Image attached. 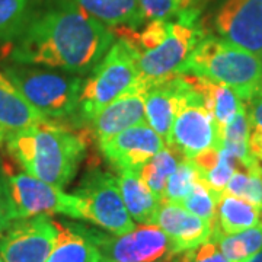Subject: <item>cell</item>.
<instances>
[{
	"mask_svg": "<svg viewBox=\"0 0 262 262\" xmlns=\"http://www.w3.org/2000/svg\"><path fill=\"white\" fill-rule=\"evenodd\" d=\"M117 39L113 28L73 0L32 3L28 18L6 42L10 63L91 73Z\"/></svg>",
	"mask_w": 262,
	"mask_h": 262,
	"instance_id": "cell-1",
	"label": "cell"
},
{
	"mask_svg": "<svg viewBox=\"0 0 262 262\" xmlns=\"http://www.w3.org/2000/svg\"><path fill=\"white\" fill-rule=\"evenodd\" d=\"M5 143L10 158L27 173L64 188L73 181L83 162L88 136L50 120L6 134Z\"/></svg>",
	"mask_w": 262,
	"mask_h": 262,
	"instance_id": "cell-2",
	"label": "cell"
},
{
	"mask_svg": "<svg viewBox=\"0 0 262 262\" xmlns=\"http://www.w3.org/2000/svg\"><path fill=\"white\" fill-rule=\"evenodd\" d=\"M181 73H191L226 84L242 102H246L261 88L262 60L261 56L223 38L207 34L194 48Z\"/></svg>",
	"mask_w": 262,
	"mask_h": 262,
	"instance_id": "cell-3",
	"label": "cell"
},
{
	"mask_svg": "<svg viewBox=\"0 0 262 262\" xmlns=\"http://www.w3.org/2000/svg\"><path fill=\"white\" fill-rule=\"evenodd\" d=\"M2 72L48 120L61 121L75 115L83 76L44 66L18 63H9Z\"/></svg>",
	"mask_w": 262,
	"mask_h": 262,
	"instance_id": "cell-4",
	"label": "cell"
},
{
	"mask_svg": "<svg viewBox=\"0 0 262 262\" xmlns=\"http://www.w3.org/2000/svg\"><path fill=\"white\" fill-rule=\"evenodd\" d=\"M140 82L133 48L117 38L89 77L84 79L77 110L72 117L75 127H84L103 106Z\"/></svg>",
	"mask_w": 262,
	"mask_h": 262,
	"instance_id": "cell-5",
	"label": "cell"
},
{
	"mask_svg": "<svg viewBox=\"0 0 262 262\" xmlns=\"http://www.w3.org/2000/svg\"><path fill=\"white\" fill-rule=\"evenodd\" d=\"M207 34L200 24V10H191L172 19L168 34L155 47L134 53L141 80L149 86L181 73L194 48Z\"/></svg>",
	"mask_w": 262,
	"mask_h": 262,
	"instance_id": "cell-6",
	"label": "cell"
},
{
	"mask_svg": "<svg viewBox=\"0 0 262 262\" xmlns=\"http://www.w3.org/2000/svg\"><path fill=\"white\" fill-rule=\"evenodd\" d=\"M82 203L83 220L108 233L120 236L134 230L136 225L124 206L117 177L98 168L89 169L75 189Z\"/></svg>",
	"mask_w": 262,
	"mask_h": 262,
	"instance_id": "cell-7",
	"label": "cell"
},
{
	"mask_svg": "<svg viewBox=\"0 0 262 262\" xmlns=\"http://www.w3.org/2000/svg\"><path fill=\"white\" fill-rule=\"evenodd\" d=\"M3 173L16 219L61 214L83 220L82 203L75 194H66L61 188L27 172H12L8 165L3 166Z\"/></svg>",
	"mask_w": 262,
	"mask_h": 262,
	"instance_id": "cell-8",
	"label": "cell"
},
{
	"mask_svg": "<svg viewBox=\"0 0 262 262\" xmlns=\"http://www.w3.org/2000/svg\"><path fill=\"white\" fill-rule=\"evenodd\" d=\"M80 227L108 262H172L178 255L166 233L156 225H141L120 236Z\"/></svg>",
	"mask_w": 262,
	"mask_h": 262,
	"instance_id": "cell-9",
	"label": "cell"
},
{
	"mask_svg": "<svg viewBox=\"0 0 262 262\" xmlns=\"http://www.w3.org/2000/svg\"><path fill=\"white\" fill-rule=\"evenodd\" d=\"M168 144L181 150L187 159L210 147H222L220 131L213 115L208 113L201 96L192 89L188 80L187 91L172 125Z\"/></svg>",
	"mask_w": 262,
	"mask_h": 262,
	"instance_id": "cell-10",
	"label": "cell"
},
{
	"mask_svg": "<svg viewBox=\"0 0 262 262\" xmlns=\"http://www.w3.org/2000/svg\"><path fill=\"white\" fill-rule=\"evenodd\" d=\"M61 223L48 215L15 220L0 236L3 262H46L53 252Z\"/></svg>",
	"mask_w": 262,
	"mask_h": 262,
	"instance_id": "cell-11",
	"label": "cell"
},
{
	"mask_svg": "<svg viewBox=\"0 0 262 262\" xmlns=\"http://www.w3.org/2000/svg\"><path fill=\"white\" fill-rule=\"evenodd\" d=\"M213 27L217 37L262 56V0H219Z\"/></svg>",
	"mask_w": 262,
	"mask_h": 262,
	"instance_id": "cell-12",
	"label": "cell"
},
{
	"mask_svg": "<svg viewBox=\"0 0 262 262\" xmlns=\"http://www.w3.org/2000/svg\"><path fill=\"white\" fill-rule=\"evenodd\" d=\"M166 144L147 122L134 125L110 139L98 141L105 160L117 172L136 170L159 153Z\"/></svg>",
	"mask_w": 262,
	"mask_h": 262,
	"instance_id": "cell-13",
	"label": "cell"
},
{
	"mask_svg": "<svg viewBox=\"0 0 262 262\" xmlns=\"http://www.w3.org/2000/svg\"><path fill=\"white\" fill-rule=\"evenodd\" d=\"M147 84L140 83L131 88L130 91L120 95L113 102L103 106L83 128L96 141L110 139L115 134L127 130L134 125H140L146 121L144 113V94Z\"/></svg>",
	"mask_w": 262,
	"mask_h": 262,
	"instance_id": "cell-14",
	"label": "cell"
},
{
	"mask_svg": "<svg viewBox=\"0 0 262 262\" xmlns=\"http://www.w3.org/2000/svg\"><path fill=\"white\" fill-rule=\"evenodd\" d=\"M187 91V80L182 73L169 76L147 86L144 94L146 121L168 144L170 131L179 106Z\"/></svg>",
	"mask_w": 262,
	"mask_h": 262,
	"instance_id": "cell-15",
	"label": "cell"
},
{
	"mask_svg": "<svg viewBox=\"0 0 262 262\" xmlns=\"http://www.w3.org/2000/svg\"><path fill=\"white\" fill-rule=\"evenodd\" d=\"M156 226L166 233L175 248L181 253L198 248L211 239L213 225L206 219L187 211L175 203L160 201L159 211L156 215Z\"/></svg>",
	"mask_w": 262,
	"mask_h": 262,
	"instance_id": "cell-16",
	"label": "cell"
},
{
	"mask_svg": "<svg viewBox=\"0 0 262 262\" xmlns=\"http://www.w3.org/2000/svg\"><path fill=\"white\" fill-rule=\"evenodd\" d=\"M50 121L0 72V130L5 134ZM6 137V136H5Z\"/></svg>",
	"mask_w": 262,
	"mask_h": 262,
	"instance_id": "cell-17",
	"label": "cell"
},
{
	"mask_svg": "<svg viewBox=\"0 0 262 262\" xmlns=\"http://www.w3.org/2000/svg\"><path fill=\"white\" fill-rule=\"evenodd\" d=\"M184 75L192 89L201 96L208 113L213 115L219 131L222 133L226 125L233 120L234 115L244 108L245 102H242V99L234 94V91L226 84L217 83L191 73Z\"/></svg>",
	"mask_w": 262,
	"mask_h": 262,
	"instance_id": "cell-18",
	"label": "cell"
},
{
	"mask_svg": "<svg viewBox=\"0 0 262 262\" xmlns=\"http://www.w3.org/2000/svg\"><path fill=\"white\" fill-rule=\"evenodd\" d=\"M117 173V184L131 219L140 225H155L160 207L159 198L143 182L139 172L122 170Z\"/></svg>",
	"mask_w": 262,
	"mask_h": 262,
	"instance_id": "cell-19",
	"label": "cell"
},
{
	"mask_svg": "<svg viewBox=\"0 0 262 262\" xmlns=\"http://www.w3.org/2000/svg\"><path fill=\"white\" fill-rule=\"evenodd\" d=\"M262 223V213L259 208L245 201L242 198L223 192L215 208L213 220V233L211 239L244 232Z\"/></svg>",
	"mask_w": 262,
	"mask_h": 262,
	"instance_id": "cell-20",
	"label": "cell"
},
{
	"mask_svg": "<svg viewBox=\"0 0 262 262\" xmlns=\"http://www.w3.org/2000/svg\"><path fill=\"white\" fill-rule=\"evenodd\" d=\"M46 262H108L80 225L64 223L57 244Z\"/></svg>",
	"mask_w": 262,
	"mask_h": 262,
	"instance_id": "cell-21",
	"label": "cell"
},
{
	"mask_svg": "<svg viewBox=\"0 0 262 262\" xmlns=\"http://www.w3.org/2000/svg\"><path fill=\"white\" fill-rule=\"evenodd\" d=\"M110 28H139L144 24L139 0H73Z\"/></svg>",
	"mask_w": 262,
	"mask_h": 262,
	"instance_id": "cell-22",
	"label": "cell"
},
{
	"mask_svg": "<svg viewBox=\"0 0 262 262\" xmlns=\"http://www.w3.org/2000/svg\"><path fill=\"white\" fill-rule=\"evenodd\" d=\"M185 159L175 146L168 144L159 153H156L149 162H146L139 170V175L143 182L150 188V191L162 201L165 187L169 177L175 172L178 165Z\"/></svg>",
	"mask_w": 262,
	"mask_h": 262,
	"instance_id": "cell-23",
	"label": "cell"
},
{
	"mask_svg": "<svg viewBox=\"0 0 262 262\" xmlns=\"http://www.w3.org/2000/svg\"><path fill=\"white\" fill-rule=\"evenodd\" d=\"M229 262H246L262 249V223L234 234L211 239Z\"/></svg>",
	"mask_w": 262,
	"mask_h": 262,
	"instance_id": "cell-24",
	"label": "cell"
},
{
	"mask_svg": "<svg viewBox=\"0 0 262 262\" xmlns=\"http://www.w3.org/2000/svg\"><path fill=\"white\" fill-rule=\"evenodd\" d=\"M198 179L200 178L195 166L192 165L191 160L185 158L179 163L178 168L175 169V172L169 177L162 201L181 204L191 192Z\"/></svg>",
	"mask_w": 262,
	"mask_h": 262,
	"instance_id": "cell-25",
	"label": "cell"
},
{
	"mask_svg": "<svg viewBox=\"0 0 262 262\" xmlns=\"http://www.w3.org/2000/svg\"><path fill=\"white\" fill-rule=\"evenodd\" d=\"M32 0H0V41L5 44L15 37L28 18Z\"/></svg>",
	"mask_w": 262,
	"mask_h": 262,
	"instance_id": "cell-26",
	"label": "cell"
},
{
	"mask_svg": "<svg viewBox=\"0 0 262 262\" xmlns=\"http://www.w3.org/2000/svg\"><path fill=\"white\" fill-rule=\"evenodd\" d=\"M222 194L223 192H215L210 187H207L201 179H198L194 188L191 189V192L179 206L184 207L189 213L198 215L201 219H206L213 223L217 203H219V198Z\"/></svg>",
	"mask_w": 262,
	"mask_h": 262,
	"instance_id": "cell-27",
	"label": "cell"
},
{
	"mask_svg": "<svg viewBox=\"0 0 262 262\" xmlns=\"http://www.w3.org/2000/svg\"><path fill=\"white\" fill-rule=\"evenodd\" d=\"M198 0H139L143 16L146 19H177L196 9Z\"/></svg>",
	"mask_w": 262,
	"mask_h": 262,
	"instance_id": "cell-28",
	"label": "cell"
},
{
	"mask_svg": "<svg viewBox=\"0 0 262 262\" xmlns=\"http://www.w3.org/2000/svg\"><path fill=\"white\" fill-rule=\"evenodd\" d=\"M249 120L248 151L249 156L262 163V94L258 91L249 101L245 102Z\"/></svg>",
	"mask_w": 262,
	"mask_h": 262,
	"instance_id": "cell-29",
	"label": "cell"
},
{
	"mask_svg": "<svg viewBox=\"0 0 262 262\" xmlns=\"http://www.w3.org/2000/svg\"><path fill=\"white\" fill-rule=\"evenodd\" d=\"M172 262H229L214 241H207L198 248L178 253Z\"/></svg>",
	"mask_w": 262,
	"mask_h": 262,
	"instance_id": "cell-30",
	"label": "cell"
},
{
	"mask_svg": "<svg viewBox=\"0 0 262 262\" xmlns=\"http://www.w3.org/2000/svg\"><path fill=\"white\" fill-rule=\"evenodd\" d=\"M18 220L15 210L10 201L9 192H8V184H6V177L3 170L0 172V233L8 230L10 225Z\"/></svg>",
	"mask_w": 262,
	"mask_h": 262,
	"instance_id": "cell-31",
	"label": "cell"
},
{
	"mask_svg": "<svg viewBox=\"0 0 262 262\" xmlns=\"http://www.w3.org/2000/svg\"><path fill=\"white\" fill-rule=\"evenodd\" d=\"M246 262H262V249L259 251V252L256 253V255H253L249 261H246Z\"/></svg>",
	"mask_w": 262,
	"mask_h": 262,
	"instance_id": "cell-32",
	"label": "cell"
},
{
	"mask_svg": "<svg viewBox=\"0 0 262 262\" xmlns=\"http://www.w3.org/2000/svg\"><path fill=\"white\" fill-rule=\"evenodd\" d=\"M5 136H6V134H5V133H3L2 130H0V144H2L3 141H5Z\"/></svg>",
	"mask_w": 262,
	"mask_h": 262,
	"instance_id": "cell-33",
	"label": "cell"
},
{
	"mask_svg": "<svg viewBox=\"0 0 262 262\" xmlns=\"http://www.w3.org/2000/svg\"><path fill=\"white\" fill-rule=\"evenodd\" d=\"M259 92H261V94H262V84H261V88H259Z\"/></svg>",
	"mask_w": 262,
	"mask_h": 262,
	"instance_id": "cell-34",
	"label": "cell"
},
{
	"mask_svg": "<svg viewBox=\"0 0 262 262\" xmlns=\"http://www.w3.org/2000/svg\"><path fill=\"white\" fill-rule=\"evenodd\" d=\"M0 262H3V259H2V256H0Z\"/></svg>",
	"mask_w": 262,
	"mask_h": 262,
	"instance_id": "cell-35",
	"label": "cell"
},
{
	"mask_svg": "<svg viewBox=\"0 0 262 262\" xmlns=\"http://www.w3.org/2000/svg\"><path fill=\"white\" fill-rule=\"evenodd\" d=\"M261 60H262V56H261Z\"/></svg>",
	"mask_w": 262,
	"mask_h": 262,
	"instance_id": "cell-36",
	"label": "cell"
}]
</instances>
